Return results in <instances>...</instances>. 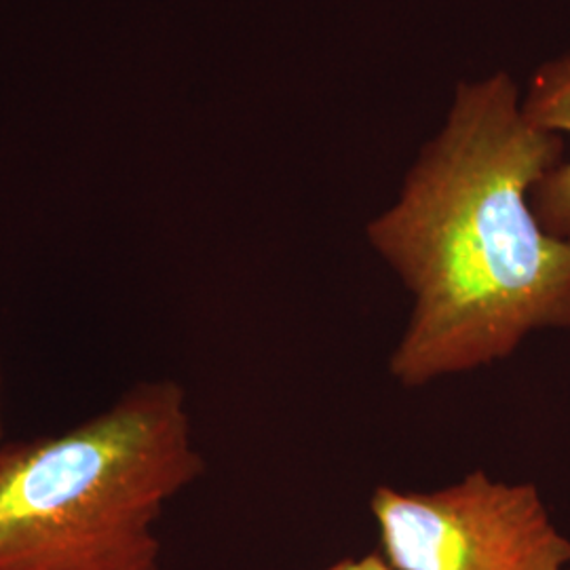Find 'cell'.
Here are the masks:
<instances>
[{"label": "cell", "instance_id": "1", "mask_svg": "<svg viewBox=\"0 0 570 570\" xmlns=\"http://www.w3.org/2000/svg\"><path fill=\"white\" fill-rule=\"evenodd\" d=\"M562 148L522 115L510 75L456 85L446 125L366 228L412 301L389 355L395 383L428 387L508 360L537 332L570 330V242L532 207Z\"/></svg>", "mask_w": 570, "mask_h": 570}, {"label": "cell", "instance_id": "2", "mask_svg": "<svg viewBox=\"0 0 570 570\" xmlns=\"http://www.w3.org/2000/svg\"><path fill=\"white\" fill-rule=\"evenodd\" d=\"M205 471L183 385L144 381L81 425L0 446V570H161L157 522Z\"/></svg>", "mask_w": 570, "mask_h": 570}, {"label": "cell", "instance_id": "3", "mask_svg": "<svg viewBox=\"0 0 570 570\" xmlns=\"http://www.w3.org/2000/svg\"><path fill=\"white\" fill-rule=\"evenodd\" d=\"M370 513L395 570H570V539L530 482L475 469L442 489L376 487Z\"/></svg>", "mask_w": 570, "mask_h": 570}, {"label": "cell", "instance_id": "4", "mask_svg": "<svg viewBox=\"0 0 570 570\" xmlns=\"http://www.w3.org/2000/svg\"><path fill=\"white\" fill-rule=\"evenodd\" d=\"M522 115L551 134H570V56L537 68ZM532 207L551 235L570 242V161L556 165L534 186Z\"/></svg>", "mask_w": 570, "mask_h": 570}, {"label": "cell", "instance_id": "5", "mask_svg": "<svg viewBox=\"0 0 570 570\" xmlns=\"http://www.w3.org/2000/svg\"><path fill=\"white\" fill-rule=\"evenodd\" d=\"M324 570H395L387 560L383 558L381 551H372L366 556H355V558H343L336 560Z\"/></svg>", "mask_w": 570, "mask_h": 570}, {"label": "cell", "instance_id": "6", "mask_svg": "<svg viewBox=\"0 0 570 570\" xmlns=\"http://www.w3.org/2000/svg\"><path fill=\"white\" fill-rule=\"evenodd\" d=\"M4 444V438H2V374H0V446Z\"/></svg>", "mask_w": 570, "mask_h": 570}]
</instances>
